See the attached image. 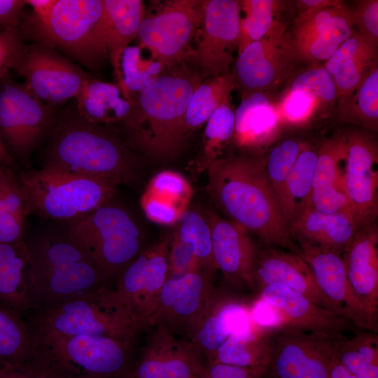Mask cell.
Masks as SVG:
<instances>
[{
    "instance_id": "obj_1",
    "label": "cell",
    "mask_w": 378,
    "mask_h": 378,
    "mask_svg": "<svg viewBox=\"0 0 378 378\" xmlns=\"http://www.w3.org/2000/svg\"><path fill=\"white\" fill-rule=\"evenodd\" d=\"M207 169L206 190L225 218L255 234L266 246L298 253L265 172V159L239 155L214 160Z\"/></svg>"
},
{
    "instance_id": "obj_2",
    "label": "cell",
    "mask_w": 378,
    "mask_h": 378,
    "mask_svg": "<svg viewBox=\"0 0 378 378\" xmlns=\"http://www.w3.org/2000/svg\"><path fill=\"white\" fill-rule=\"evenodd\" d=\"M44 166L132 186L142 177L139 156L113 127L89 122L76 109L57 114Z\"/></svg>"
},
{
    "instance_id": "obj_3",
    "label": "cell",
    "mask_w": 378,
    "mask_h": 378,
    "mask_svg": "<svg viewBox=\"0 0 378 378\" xmlns=\"http://www.w3.org/2000/svg\"><path fill=\"white\" fill-rule=\"evenodd\" d=\"M200 74L183 68L162 73L139 94L122 122L125 141L157 160L175 158L186 139L184 119Z\"/></svg>"
},
{
    "instance_id": "obj_4",
    "label": "cell",
    "mask_w": 378,
    "mask_h": 378,
    "mask_svg": "<svg viewBox=\"0 0 378 378\" xmlns=\"http://www.w3.org/2000/svg\"><path fill=\"white\" fill-rule=\"evenodd\" d=\"M26 244L29 261L24 276L31 312L112 286L65 231L44 233Z\"/></svg>"
},
{
    "instance_id": "obj_5",
    "label": "cell",
    "mask_w": 378,
    "mask_h": 378,
    "mask_svg": "<svg viewBox=\"0 0 378 378\" xmlns=\"http://www.w3.org/2000/svg\"><path fill=\"white\" fill-rule=\"evenodd\" d=\"M29 320L34 340L97 335L134 342L143 330L119 302L112 286L34 311Z\"/></svg>"
},
{
    "instance_id": "obj_6",
    "label": "cell",
    "mask_w": 378,
    "mask_h": 378,
    "mask_svg": "<svg viewBox=\"0 0 378 378\" xmlns=\"http://www.w3.org/2000/svg\"><path fill=\"white\" fill-rule=\"evenodd\" d=\"M20 32L88 69L108 57L102 0H57L46 20L25 17Z\"/></svg>"
},
{
    "instance_id": "obj_7",
    "label": "cell",
    "mask_w": 378,
    "mask_h": 378,
    "mask_svg": "<svg viewBox=\"0 0 378 378\" xmlns=\"http://www.w3.org/2000/svg\"><path fill=\"white\" fill-rule=\"evenodd\" d=\"M65 232L85 250L111 285L147 247L132 216L111 201L68 222Z\"/></svg>"
},
{
    "instance_id": "obj_8",
    "label": "cell",
    "mask_w": 378,
    "mask_h": 378,
    "mask_svg": "<svg viewBox=\"0 0 378 378\" xmlns=\"http://www.w3.org/2000/svg\"><path fill=\"white\" fill-rule=\"evenodd\" d=\"M34 342V360L59 378H129L133 342L106 336L77 335Z\"/></svg>"
},
{
    "instance_id": "obj_9",
    "label": "cell",
    "mask_w": 378,
    "mask_h": 378,
    "mask_svg": "<svg viewBox=\"0 0 378 378\" xmlns=\"http://www.w3.org/2000/svg\"><path fill=\"white\" fill-rule=\"evenodd\" d=\"M30 212L70 222L112 200L117 186L108 181L43 167L18 175Z\"/></svg>"
},
{
    "instance_id": "obj_10",
    "label": "cell",
    "mask_w": 378,
    "mask_h": 378,
    "mask_svg": "<svg viewBox=\"0 0 378 378\" xmlns=\"http://www.w3.org/2000/svg\"><path fill=\"white\" fill-rule=\"evenodd\" d=\"M57 114L8 74L0 79V137L10 156L26 168L35 148L49 136Z\"/></svg>"
},
{
    "instance_id": "obj_11",
    "label": "cell",
    "mask_w": 378,
    "mask_h": 378,
    "mask_svg": "<svg viewBox=\"0 0 378 378\" xmlns=\"http://www.w3.org/2000/svg\"><path fill=\"white\" fill-rule=\"evenodd\" d=\"M335 335L287 326L271 328L265 378H330Z\"/></svg>"
},
{
    "instance_id": "obj_12",
    "label": "cell",
    "mask_w": 378,
    "mask_h": 378,
    "mask_svg": "<svg viewBox=\"0 0 378 378\" xmlns=\"http://www.w3.org/2000/svg\"><path fill=\"white\" fill-rule=\"evenodd\" d=\"M13 69L34 96L54 108L76 99L91 76L57 50L37 43L25 45Z\"/></svg>"
},
{
    "instance_id": "obj_13",
    "label": "cell",
    "mask_w": 378,
    "mask_h": 378,
    "mask_svg": "<svg viewBox=\"0 0 378 378\" xmlns=\"http://www.w3.org/2000/svg\"><path fill=\"white\" fill-rule=\"evenodd\" d=\"M171 236L147 246L120 274L113 288L122 305L142 330L148 328L168 278Z\"/></svg>"
},
{
    "instance_id": "obj_14",
    "label": "cell",
    "mask_w": 378,
    "mask_h": 378,
    "mask_svg": "<svg viewBox=\"0 0 378 378\" xmlns=\"http://www.w3.org/2000/svg\"><path fill=\"white\" fill-rule=\"evenodd\" d=\"M202 21V1L175 0L145 17L137 36L140 47L164 68L181 62L195 29Z\"/></svg>"
},
{
    "instance_id": "obj_15",
    "label": "cell",
    "mask_w": 378,
    "mask_h": 378,
    "mask_svg": "<svg viewBox=\"0 0 378 378\" xmlns=\"http://www.w3.org/2000/svg\"><path fill=\"white\" fill-rule=\"evenodd\" d=\"M296 59L290 35L277 20L266 35L237 54L235 84L243 94L273 89L287 78Z\"/></svg>"
},
{
    "instance_id": "obj_16",
    "label": "cell",
    "mask_w": 378,
    "mask_h": 378,
    "mask_svg": "<svg viewBox=\"0 0 378 378\" xmlns=\"http://www.w3.org/2000/svg\"><path fill=\"white\" fill-rule=\"evenodd\" d=\"M240 20L239 1H202L200 36L190 56L201 76L229 74L234 51L237 49Z\"/></svg>"
},
{
    "instance_id": "obj_17",
    "label": "cell",
    "mask_w": 378,
    "mask_h": 378,
    "mask_svg": "<svg viewBox=\"0 0 378 378\" xmlns=\"http://www.w3.org/2000/svg\"><path fill=\"white\" fill-rule=\"evenodd\" d=\"M344 139L343 190L358 229L376 223L378 216L377 144L370 136L359 132H351Z\"/></svg>"
},
{
    "instance_id": "obj_18",
    "label": "cell",
    "mask_w": 378,
    "mask_h": 378,
    "mask_svg": "<svg viewBox=\"0 0 378 378\" xmlns=\"http://www.w3.org/2000/svg\"><path fill=\"white\" fill-rule=\"evenodd\" d=\"M214 272L197 269L177 278H167L148 328L164 326L187 333L215 290Z\"/></svg>"
},
{
    "instance_id": "obj_19",
    "label": "cell",
    "mask_w": 378,
    "mask_h": 378,
    "mask_svg": "<svg viewBox=\"0 0 378 378\" xmlns=\"http://www.w3.org/2000/svg\"><path fill=\"white\" fill-rule=\"evenodd\" d=\"M297 246L298 253L310 267L320 290L337 314L360 330L377 332V323L350 286L342 254L317 246Z\"/></svg>"
},
{
    "instance_id": "obj_20",
    "label": "cell",
    "mask_w": 378,
    "mask_h": 378,
    "mask_svg": "<svg viewBox=\"0 0 378 378\" xmlns=\"http://www.w3.org/2000/svg\"><path fill=\"white\" fill-rule=\"evenodd\" d=\"M153 328L129 378H197L205 362L192 344L164 326Z\"/></svg>"
},
{
    "instance_id": "obj_21",
    "label": "cell",
    "mask_w": 378,
    "mask_h": 378,
    "mask_svg": "<svg viewBox=\"0 0 378 378\" xmlns=\"http://www.w3.org/2000/svg\"><path fill=\"white\" fill-rule=\"evenodd\" d=\"M252 325L250 305L227 292L215 288L186 335L206 358V363L231 335L246 331Z\"/></svg>"
},
{
    "instance_id": "obj_22",
    "label": "cell",
    "mask_w": 378,
    "mask_h": 378,
    "mask_svg": "<svg viewBox=\"0 0 378 378\" xmlns=\"http://www.w3.org/2000/svg\"><path fill=\"white\" fill-rule=\"evenodd\" d=\"M213 257L218 270L234 288L255 289L254 270L258 248L239 224L209 212Z\"/></svg>"
},
{
    "instance_id": "obj_23",
    "label": "cell",
    "mask_w": 378,
    "mask_h": 378,
    "mask_svg": "<svg viewBox=\"0 0 378 378\" xmlns=\"http://www.w3.org/2000/svg\"><path fill=\"white\" fill-rule=\"evenodd\" d=\"M257 291L256 299L276 309L283 322V326L337 334L349 330L354 326L346 318L318 306L288 286L273 284L265 286Z\"/></svg>"
},
{
    "instance_id": "obj_24",
    "label": "cell",
    "mask_w": 378,
    "mask_h": 378,
    "mask_svg": "<svg viewBox=\"0 0 378 378\" xmlns=\"http://www.w3.org/2000/svg\"><path fill=\"white\" fill-rule=\"evenodd\" d=\"M254 282L256 290L273 284L288 286L318 306L338 314L318 287L310 267L298 253L275 246H265L259 249Z\"/></svg>"
},
{
    "instance_id": "obj_25",
    "label": "cell",
    "mask_w": 378,
    "mask_h": 378,
    "mask_svg": "<svg viewBox=\"0 0 378 378\" xmlns=\"http://www.w3.org/2000/svg\"><path fill=\"white\" fill-rule=\"evenodd\" d=\"M378 227L374 223L358 229L342 253L347 279L371 318L378 314Z\"/></svg>"
},
{
    "instance_id": "obj_26",
    "label": "cell",
    "mask_w": 378,
    "mask_h": 378,
    "mask_svg": "<svg viewBox=\"0 0 378 378\" xmlns=\"http://www.w3.org/2000/svg\"><path fill=\"white\" fill-rule=\"evenodd\" d=\"M289 230L298 245L317 246L342 255L358 228L349 212L327 214L309 206L289 224Z\"/></svg>"
},
{
    "instance_id": "obj_27",
    "label": "cell",
    "mask_w": 378,
    "mask_h": 378,
    "mask_svg": "<svg viewBox=\"0 0 378 378\" xmlns=\"http://www.w3.org/2000/svg\"><path fill=\"white\" fill-rule=\"evenodd\" d=\"M377 46L354 31L326 61L323 66L333 79L338 101L350 95L377 65Z\"/></svg>"
},
{
    "instance_id": "obj_28",
    "label": "cell",
    "mask_w": 378,
    "mask_h": 378,
    "mask_svg": "<svg viewBox=\"0 0 378 378\" xmlns=\"http://www.w3.org/2000/svg\"><path fill=\"white\" fill-rule=\"evenodd\" d=\"M102 2L108 57L113 69L116 84L122 92V56L137 36L139 26L146 17L145 6L141 0H102Z\"/></svg>"
},
{
    "instance_id": "obj_29",
    "label": "cell",
    "mask_w": 378,
    "mask_h": 378,
    "mask_svg": "<svg viewBox=\"0 0 378 378\" xmlns=\"http://www.w3.org/2000/svg\"><path fill=\"white\" fill-rule=\"evenodd\" d=\"M192 188L180 174L163 171L154 176L141 199V206L151 221L171 225L176 223L192 195Z\"/></svg>"
},
{
    "instance_id": "obj_30",
    "label": "cell",
    "mask_w": 378,
    "mask_h": 378,
    "mask_svg": "<svg viewBox=\"0 0 378 378\" xmlns=\"http://www.w3.org/2000/svg\"><path fill=\"white\" fill-rule=\"evenodd\" d=\"M76 111L85 120L112 127L122 123L130 114L133 103L125 98L117 84L90 76L78 96Z\"/></svg>"
},
{
    "instance_id": "obj_31",
    "label": "cell",
    "mask_w": 378,
    "mask_h": 378,
    "mask_svg": "<svg viewBox=\"0 0 378 378\" xmlns=\"http://www.w3.org/2000/svg\"><path fill=\"white\" fill-rule=\"evenodd\" d=\"M234 114L233 136L244 147H253L263 141L280 122L276 104L263 92L243 94Z\"/></svg>"
},
{
    "instance_id": "obj_32",
    "label": "cell",
    "mask_w": 378,
    "mask_h": 378,
    "mask_svg": "<svg viewBox=\"0 0 378 378\" xmlns=\"http://www.w3.org/2000/svg\"><path fill=\"white\" fill-rule=\"evenodd\" d=\"M31 214L27 197L14 169L0 165V242L26 241L25 227Z\"/></svg>"
},
{
    "instance_id": "obj_33",
    "label": "cell",
    "mask_w": 378,
    "mask_h": 378,
    "mask_svg": "<svg viewBox=\"0 0 378 378\" xmlns=\"http://www.w3.org/2000/svg\"><path fill=\"white\" fill-rule=\"evenodd\" d=\"M28 261L26 241L0 242V305L18 314L31 311L24 276Z\"/></svg>"
},
{
    "instance_id": "obj_34",
    "label": "cell",
    "mask_w": 378,
    "mask_h": 378,
    "mask_svg": "<svg viewBox=\"0 0 378 378\" xmlns=\"http://www.w3.org/2000/svg\"><path fill=\"white\" fill-rule=\"evenodd\" d=\"M271 328L253 326L231 335L206 361L240 367L267 366L272 351Z\"/></svg>"
},
{
    "instance_id": "obj_35",
    "label": "cell",
    "mask_w": 378,
    "mask_h": 378,
    "mask_svg": "<svg viewBox=\"0 0 378 378\" xmlns=\"http://www.w3.org/2000/svg\"><path fill=\"white\" fill-rule=\"evenodd\" d=\"M317 157L313 148H303L286 181L279 205L288 226L309 206Z\"/></svg>"
},
{
    "instance_id": "obj_36",
    "label": "cell",
    "mask_w": 378,
    "mask_h": 378,
    "mask_svg": "<svg viewBox=\"0 0 378 378\" xmlns=\"http://www.w3.org/2000/svg\"><path fill=\"white\" fill-rule=\"evenodd\" d=\"M335 355L340 363L357 378H378V335L360 330L351 337L338 333Z\"/></svg>"
},
{
    "instance_id": "obj_37",
    "label": "cell",
    "mask_w": 378,
    "mask_h": 378,
    "mask_svg": "<svg viewBox=\"0 0 378 378\" xmlns=\"http://www.w3.org/2000/svg\"><path fill=\"white\" fill-rule=\"evenodd\" d=\"M34 337L20 314L0 305V362L19 369L34 362Z\"/></svg>"
},
{
    "instance_id": "obj_38",
    "label": "cell",
    "mask_w": 378,
    "mask_h": 378,
    "mask_svg": "<svg viewBox=\"0 0 378 378\" xmlns=\"http://www.w3.org/2000/svg\"><path fill=\"white\" fill-rule=\"evenodd\" d=\"M236 86L233 75L229 74L207 78L197 86L189 101L184 119L186 138L205 123L221 104L230 102Z\"/></svg>"
},
{
    "instance_id": "obj_39",
    "label": "cell",
    "mask_w": 378,
    "mask_h": 378,
    "mask_svg": "<svg viewBox=\"0 0 378 378\" xmlns=\"http://www.w3.org/2000/svg\"><path fill=\"white\" fill-rule=\"evenodd\" d=\"M342 121L360 125L368 130L378 129V66H374L359 86L339 101Z\"/></svg>"
},
{
    "instance_id": "obj_40",
    "label": "cell",
    "mask_w": 378,
    "mask_h": 378,
    "mask_svg": "<svg viewBox=\"0 0 378 378\" xmlns=\"http://www.w3.org/2000/svg\"><path fill=\"white\" fill-rule=\"evenodd\" d=\"M172 236L192 250L199 267L216 273L213 251L211 230L208 217L195 209H186L179 216Z\"/></svg>"
},
{
    "instance_id": "obj_41",
    "label": "cell",
    "mask_w": 378,
    "mask_h": 378,
    "mask_svg": "<svg viewBox=\"0 0 378 378\" xmlns=\"http://www.w3.org/2000/svg\"><path fill=\"white\" fill-rule=\"evenodd\" d=\"M350 24V9L343 4L305 10L295 20L291 41L293 43H298Z\"/></svg>"
},
{
    "instance_id": "obj_42",
    "label": "cell",
    "mask_w": 378,
    "mask_h": 378,
    "mask_svg": "<svg viewBox=\"0 0 378 378\" xmlns=\"http://www.w3.org/2000/svg\"><path fill=\"white\" fill-rule=\"evenodd\" d=\"M281 4V1L274 0L239 1L245 16L240 20L237 54L248 44L266 35L277 20L275 15Z\"/></svg>"
},
{
    "instance_id": "obj_43",
    "label": "cell",
    "mask_w": 378,
    "mask_h": 378,
    "mask_svg": "<svg viewBox=\"0 0 378 378\" xmlns=\"http://www.w3.org/2000/svg\"><path fill=\"white\" fill-rule=\"evenodd\" d=\"M346 148L344 135L326 139L318 151L312 190L339 188L343 190V174ZM344 191V190H343Z\"/></svg>"
},
{
    "instance_id": "obj_44",
    "label": "cell",
    "mask_w": 378,
    "mask_h": 378,
    "mask_svg": "<svg viewBox=\"0 0 378 378\" xmlns=\"http://www.w3.org/2000/svg\"><path fill=\"white\" fill-rule=\"evenodd\" d=\"M163 69L164 66L152 57H144L140 46H128L120 62L122 92L125 98L134 104L132 94H139L162 73Z\"/></svg>"
},
{
    "instance_id": "obj_45",
    "label": "cell",
    "mask_w": 378,
    "mask_h": 378,
    "mask_svg": "<svg viewBox=\"0 0 378 378\" xmlns=\"http://www.w3.org/2000/svg\"><path fill=\"white\" fill-rule=\"evenodd\" d=\"M354 32L352 24L293 43L296 59L312 63L327 61Z\"/></svg>"
},
{
    "instance_id": "obj_46",
    "label": "cell",
    "mask_w": 378,
    "mask_h": 378,
    "mask_svg": "<svg viewBox=\"0 0 378 378\" xmlns=\"http://www.w3.org/2000/svg\"><path fill=\"white\" fill-rule=\"evenodd\" d=\"M234 112L230 102H225L214 111L206 122L202 160L204 167L218 158L217 152L223 143L234 136Z\"/></svg>"
},
{
    "instance_id": "obj_47",
    "label": "cell",
    "mask_w": 378,
    "mask_h": 378,
    "mask_svg": "<svg viewBox=\"0 0 378 378\" xmlns=\"http://www.w3.org/2000/svg\"><path fill=\"white\" fill-rule=\"evenodd\" d=\"M302 149L297 141L287 139L272 148L265 159L267 178L278 204L286 181Z\"/></svg>"
},
{
    "instance_id": "obj_48",
    "label": "cell",
    "mask_w": 378,
    "mask_h": 378,
    "mask_svg": "<svg viewBox=\"0 0 378 378\" xmlns=\"http://www.w3.org/2000/svg\"><path fill=\"white\" fill-rule=\"evenodd\" d=\"M290 90L309 94L318 102L319 108L332 107L337 100L335 83L323 66L313 67L298 75Z\"/></svg>"
},
{
    "instance_id": "obj_49",
    "label": "cell",
    "mask_w": 378,
    "mask_h": 378,
    "mask_svg": "<svg viewBox=\"0 0 378 378\" xmlns=\"http://www.w3.org/2000/svg\"><path fill=\"white\" fill-rule=\"evenodd\" d=\"M279 122L300 124L308 120L319 109L318 102L300 90H289L276 104Z\"/></svg>"
},
{
    "instance_id": "obj_50",
    "label": "cell",
    "mask_w": 378,
    "mask_h": 378,
    "mask_svg": "<svg viewBox=\"0 0 378 378\" xmlns=\"http://www.w3.org/2000/svg\"><path fill=\"white\" fill-rule=\"evenodd\" d=\"M349 9L354 31L378 44V1H359Z\"/></svg>"
},
{
    "instance_id": "obj_51",
    "label": "cell",
    "mask_w": 378,
    "mask_h": 378,
    "mask_svg": "<svg viewBox=\"0 0 378 378\" xmlns=\"http://www.w3.org/2000/svg\"><path fill=\"white\" fill-rule=\"evenodd\" d=\"M200 269L190 246L171 236L168 252V278H177Z\"/></svg>"
},
{
    "instance_id": "obj_52",
    "label": "cell",
    "mask_w": 378,
    "mask_h": 378,
    "mask_svg": "<svg viewBox=\"0 0 378 378\" xmlns=\"http://www.w3.org/2000/svg\"><path fill=\"white\" fill-rule=\"evenodd\" d=\"M25 45L19 30L0 29V79L13 69Z\"/></svg>"
},
{
    "instance_id": "obj_53",
    "label": "cell",
    "mask_w": 378,
    "mask_h": 378,
    "mask_svg": "<svg viewBox=\"0 0 378 378\" xmlns=\"http://www.w3.org/2000/svg\"><path fill=\"white\" fill-rule=\"evenodd\" d=\"M267 366L240 367L222 363H205L197 378H265Z\"/></svg>"
},
{
    "instance_id": "obj_54",
    "label": "cell",
    "mask_w": 378,
    "mask_h": 378,
    "mask_svg": "<svg viewBox=\"0 0 378 378\" xmlns=\"http://www.w3.org/2000/svg\"><path fill=\"white\" fill-rule=\"evenodd\" d=\"M309 206L323 213L349 212L351 214L346 195L342 190L339 188L312 190Z\"/></svg>"
},
{
    "instance_id": "obj_55",
    "label": "cell",
    "mask_w": 378,
    "mask_h": 378,
    "mask_svg": "<svg viewBox=\"0 0 378 378\" xmlns=\"http://www.w3.org/2000/svg\"><path fill=\"white\" fill-rule=\"evenodd\" d=\"M25 0H0V29H20L24 20Z\"/></svg>"
},
{
    "instance_id": "obj_56",
    "label": "cell",
    "mask_w": 378,
    "mask_h": 378,
    "mask_svg": "<svg viewBox=\"0 0 378 378\" xmlns=\"http://www.w3.org/2000/svg\"><path fill=\"white\" fill-rule=\"evenodd\" d=\"M0 378H59L48 368L34 361L19 369L11 370L0 375Z\"/></svg>"
},
{
    "instance_id": "obj_57",
    "label": "cell",
    "mask_w": 378,
    "mask_h": 378,
    "mask_svg": "<svg viewBox=\"0 0 378 378\" xmlns=\"http://www.w3.org/2000/svg\"><path fill=\"white\" fill-rule=\"evenodd\" d=\"M57 0H25L27 5H29L34 11L31 17L37 21L46 20L51 13Z\"/></svg>"
},
{
    "instance_id": "obj_58",
    "label": "cell",
    "mask_w": 378,
    "mask_h": 378,
    "mask_svg": "<svg viewBox=\"0 0 378 378\" xmlns=\"http://www.w3.org/2000/svg\"><path fill=\"white\" fill-rule=\"evenodd\" d=\"M342 4H343L342 1L337 0H300L297 1V5L302 11L333 6Z\"/></svg>"
},
{
    "instance_id": "obj_59",
    "label": "cell",
    "mask_w": 378,
    "mask_h": 378,
    "mask_svg": "<svg viewBox=\"0 0 378 378\" xmlns=\"http://www.w3.org/2000/svg\"><path fill=\"white\" fill-rule=\"evenodd\" d=\"M330 378H357L350 373L338 360L335 351L332 359Z\"/></svg>"
},
{
    "instance_id": "obj_60",
    "label": "cell",
    "mask_w": 378,
    "mask_h": 378,
    "mask_svg": "<svg viewBox=\"0 0 378 378\" xmlns=\"http://www.w3.org/2000/svg\"><path fill=\"white\" fill-rule=\"evenodd\" d=\"M7 165L15 168V160L10 156L5 148L0 137V165Z\"/></svg>"
},
{
    "instance_id": "obj_61",
    "label": "cell",
    "mask_w": 378,
    "mask_h": 378,
    "mask_svg": "<svg viewBox=\"0 0 378 378\" xmlns=\"http://www.w3.org/2000/svg\"><path fill=\"white\" fill-rule=\"evenodd\" d=\"M11 370H13V369H10L8 367H6L5 365H4L1 362H0V375L1 374H3Z\"/></svg>"
}]
</instances>
